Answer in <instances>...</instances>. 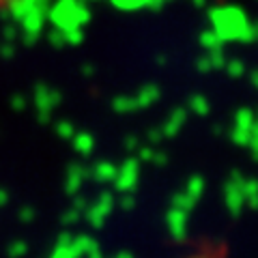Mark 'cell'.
I'll return each mask as SVG.
<instances>
[{
  "mask_svg": "<svg viewBox=\"0 0 258 258\" xmlns=\"http://www.w3.org/2000/svg\"><path fill=\"white\" fill-rule=\"evenodd\" d=\"M11 3H18V0H0V7H5V5H11Z\"/></svg>",
  "mask_w": 258,
  "mask_h": 258,
  "instance_id": "obj_1",
  "label": "cell"
}]
</instances>
